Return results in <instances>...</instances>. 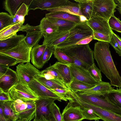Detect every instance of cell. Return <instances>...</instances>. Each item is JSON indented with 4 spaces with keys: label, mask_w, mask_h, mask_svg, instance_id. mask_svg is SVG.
<instances>
[{
    "label": "cell",
    "mask_w": 121,
    "mask_h": 121,
    "mask_svg": "<svg viewBox=\"0 0 121 121\" xmlns=\"http://www.w3.org/2000/svg\"><path fill=\"white\" fill-rule=\"evenodd\" d=\"M109 43L98 41L94 45V59L102 72L109 79L112 86L121 88V77L116 68L109 49Z\"/></svg>",
    "instance_id": "cell-1"
},
{
    "label": "cell",
    "mask_w": 121,
    "mask_h": 121,
    "mask_svg": "<svg viewBox=\"0 0 121 121\" xmlns=\"http://www.w3.org/2000/svg\"><path fill=\"white\" fill-rule=\"evenodd\" d=\"M73 60V65L88 70L95 63L93 51L89 44L77 45L60 49Z\"/></svg>",
    "instance_id": "cell-2"
},
{
    "label": "cell",
    "mask_w": 121,
    "mask_h": 121,
    "mask_svg": "<svg viewBox=\"0 0 121 121\" xmlns=\"http://www.w3.org/2000/svg\"><path fill=\"white\" fill-rule=\"evenodd\" d=\"M9 93L12 102L33 101L39 99L28 85L22 82L17 83L11 89Z\"/></svg>",
    "instance_id": "cell-3"
},
{
    "label": "cell",
    "mask_w": 121,
    "mask_h": 121,
    "mask_svg": "<svg viewBox=\"0 0 121 121\" xmlns=\"http://www.w3.org/2000/svg\"><path fill=\"white\" fill-rule=\"evenodd\" d=\"M117 5L114 0H93L91 18L100 17L108 21L116 12Z\"/></svg>",
    "instance_id": "cell-4"
},
{
    "label": "cell",
    "mask_w": 121,
    "mask_h": 121,
    "mask_svg": "<svg viewBox=\"0 0 121 121\" xmlns=\"http://www.w3.org/2000/svg\"><path fill=\"white\" fill-rule=\"evenodd\" d=\"M76 93L82 100L87 103L121 115V108L109 102L103 95Z\"/></svg>",
    "instance_id": "cell-5"
},
{
    "label": "cell",
    "mask_w": 121,
    "mask_h": 121,
    "mask_svg": "<svg viewBox=\"0 0 121 121\" xmlns=\"http://www.w3.org/2000/svg\"><path fill=\"white\" fill-rule=\"evenodd\" d=\"M31 48L23 40L16 46L12 48L0 50V53L10 56L16 59L19 63L30 62L31 60Z\"/></svg>",
    "instance_id": "cell-6"
},
{
    "label": "cell",
    "mask_w": 121,
    "mask_h": 121,
    "mask_svg": "<svg viewBox=\"0 0 121 121\" xmlns=\"http://www.w3.org/2000/svg\"><path fill=\"white\" fill-rule=\"evenodd\" d=\"M93 31L86 22H81L78 30L55 48L61 49L74 45L81 40L93 35Z\"/></svg>",
    "instance_id": "cell-7"
},
{
    "label": "cell",
    "mask_w": 121,
    "mask_h": 121,
    "mask_svg": "<svg viewBox=\"0 0 121 121\" xmlns=\"http://www.w3.org/2000/svg\"><path fill=\"white\" fill-rule=\"evenodd\" d=\"M16 72L18 82L28 85L33 79L41 77V71L30 62L19 63L16 66Z\"/></svg>",
    "instance_id": "cell-8"
},
{
    "label": "cell",
    "mask_w": 121,
    "mask_h": 121,
    "mask_svg": "<svg viewBox=\"0 0 121 121\" xmlns=\"http://www.w3.org/2000/svg\"><path fill=\"white\" fill-rule=\"evenodd\" d=\"M19 31L26 32L24 40L27 45L31 49L38 44L39 41L43 37L39 25L34 26L28 24L23 25Z\"/></svg>",
    "instance_id": "cell-9"
},
{
    "label": "cell",
    "mask_w": 121,
    "mask_h": 121,
    "mask_svg": "<svg viewBox=\"0 0 121 121\" xmlns=\"http://www.w3.org/2000/svg\"><path fill=\"white\" fill-rule=\"evenodd\" d=\"M61 116L63 121H82L85 119L82 108L73 99L63 110Z\"/></svg>",
    "instance_id": "cell-10"
},
{
    "label": "cell",
    "mask_w": 121,
    "mask_h": 121,
    "mask_svg": "<svg viewBox=\"0 0 121 121\" xmlns=\"http://www.w3.org/2000/svg\"><path fill=\"white\" fill-rule=\"evenodd\" d=\"M55 99L50 98L39 97L35 101L36 112L35 119L39 120L42 116L49 121H55L50 109V106Z\"/></svg>",
    "instance_id": "cell-11"
},
{
    "label": "cell",
    "mask_w": 121,
    "mask_h": 121,
    "mask_svg": "<svg viewBox=\"0 0 121 121\" xmlns=\"http://www.w3.org/2000/svg\"><path fill=\"white\" fill-rule=\"evenodd\" d=\"M76 102L81 106L92 109L104 121H121V115L87 103L78 97Z\"/></svg>",
    "instance_id": "cell-12"
},
{
    "label": "cell",
    "mask_w": 121,
    "mask_h": 121,
    "mask_svg": "<svg viewBox=\"0 0 121 121\" xmlns=\"http://www.w3.org/2000/svg\"><path fill=\"white\" fill-rule=\"evenodd\" d=\"M68 65L70 69L72 80H77L92 85H96L99 83L92 77L88 70L73 64Z\"/></svg>",
    "instance_id": "cell-13"
},
{
    "label": "cell",
    "mask_w": 121,
    "mask_h": 121,
    "mask_svg": "<svg viewBox=\"0 0 121 121\" xmlns=\"http://www.w3.org/2000/svg\"><path fill=\"white\" fill-rule=\"evenodd\" d=\"M28 85L39 97L52 98L59 101L62 100L59 96L45 87L36 79L32 80Z\"/></svg>",
    "instance_id": "cell-14"
},
{
    "label": "cell",
    "mask_w": 121,
    "mask_h": 121,
    "mask_svg": "<svg viewBox=\"0 0 121 121\" xmlns=\"http://www.w3.org/2000/svg\"><path fill=\"white\" fill-rule=\"evenodd\" d=\"M87 22L93 31L108 35H112L113 31L108 24V21L100 17H92Z\"/></svg>",
    "instance_id": "cell-15"
},
{
    "label": "cell",
    "mask_w": 121,
    "mask_h": 121,
    "mask_svg": "<svg viewBox=\"0 0 121 121\" xmlns=\"http://www.w3.org/2000/svg\"><path fill=\"white\" fill-rule=\"evenodd\" d=\"M68 0H32L29 9L35 10L40 9L44 10L55 7L64 5L68 3Z\"/></svg>",
    "instance_id": "cell-16"
},
{
    "label": "cell",
    "mask_w": 121,
    "mask_h": 121,
    "mask_svg": "<svg viewBox=\"0 0 121 121\" xmlns=\"http://www.w3.org/2000/svg\"><path fill=\"white\" fill-rule=\"evenodd\" d=\"M18 81L16 72L9 68L6 73L0 77V89L4 92H9Z\"/></svg>",
    "instance_id": "cell-17"
},
{
    "label": "cell",
    "mask_w": 121,
    "mask_h": 121,
    "mask_svg": "<svg viewBox=\"0 0 121 121\" xmlns=\"http://www.w3.org/2000/svg\"><path fill=\"white\" fill-rule=\"evenodd\" d=\"M45 44H38L34 47L31 52V60L33 65L37 69L43 68L44 64L43 60V55L46 48Z\"/></svg>",
    "instance_id": "cell-18"
},
{
    "label": "cell",
    "mask_w": 121,
    "mask_h": 121,
    "mask_svg": "<svg viewBox=\"0 0 121 121\" xmlns=\"http://www.w3.org/2000/svg\"><path fill=\"white\" fill-rule=\"evenodd\" d=\"M114 89V87H112L109 83L102 81L91 89L76 93L80 95H104L111 92Z\"/></svg>",
    "instance_id": "cell-19"
},
{
    "label": "cell",
    "mask_w": 121,
    "mask_h": 121,
    "mask_svg": "<svg viewBox=\"0 0 121 121\" xmlns=\"http://www.w3.org/2000/svg\"><path fill=\"white\" fill-rule=\"evenodd\" d=\"M46 10L50 13L62 11L80 17L82 15L78 4L69 1L64 5L49 9Z\"/></svg>",
    "instance_id": "cell-20"
},
{
    "label": "cell",
    "mask_w": 121,
    "mask_h": 121,
    "mask_svg": "<svg viewBox=\"0 0 121 121\" xmlns=\"http://www.w3.org/2000/svg\"><path fill=\"white\" fill-rule=\"evenodd\" d=\"M32 0H5L3 2V8L9 14L13 16L23 3L29 6Z\"/></svg>",
    "instance_id": "cell-21"
},
{
    "label": "cell",
    "mask_w": 121,
    "mask_h": 121,
    "mask_svg": "<svg viewBox=\"0 0 121 121\" xmlns=\"http://www.w3.org/2000/svg\"><path fill=\"white\" fill-rule=\"evenodd\" d=\"M39 25L44 37V40L59 31L58 28L52 24L45 17L41 20Z\"/></svg>",
    "instance_id": "cell-22"
},
{
    "label": "cell",
    "mask_w": 121,
    "mask_h": 121,
    "mask_svg": "<svg viewBox=\"0 0 121 121\" xmlns=\"http://www.w3.org/2000/svg\"><path fill=\"white\" fill-rule=\"evenodd\" d=\"M23 35H16L6 39L0 40V50L11 49L18 45L24 39Z\"/></svg>",
    "instance_id": "cell-23"
},
{
    "label": "cell",
    "mask_w": 121,
    "mask_h": 121,
    "mask_svg": "<svg viewBox=\"0 0 121 121\" xmlns=\"http://www.w3.org/2000/svg\"><path fill=\"white\" fill-rule=\"evenodd\" d=\"M45 17L59 19L72 22L76 24L81 22L80 16L62 11L49 12L46 14Z\"/></svg>",
    "instance_id": "cell-24"
},
{
    "label": "cell",
    "mask_w": 121,
    "mask_h": 121,
    "mask_svg": "<svg viewBox=\"0 0 121 121\" xmlns=\"http://www.w3.org/2000/svg\"><path fill=\"white\" fill-rule=\"evenodd\" d=\"M53 65L58 70L64 83L69 88V86L72 81V76L69 66L68 65L63 64L58 62H56Z\"/></svg>",
    "instance_id": "cell-25"
},
{
    "label": "cell",
    "mask_w": 121,
    "mask_h": 121,
    "mask_svg": "<svg viewBox=\"0 0 121 121\" xmlns=\"http://www.w3.org/2000/svg\"><path fill=\"white\" fill-rule=\"evenodd\" d=\"M36 79L48 89L70 90L65 83L59 80H47L42 77H38Z\"/></svg>",
    "instance_id": "cell-26"
},
{
    "label": "cell",
    "mask_w": 121,
    "mask_h": 121,
    "mask_svg": "<svg viewBox=\"0 0 121 121\" xmlns=\"http://www.w3.org/2000/svg\"><path fill=\"white\" fill-rule=\"evenodd\" d=\"M78 2L83 16L88 20L91 17L93 10V0H74Z\"/></svg>",
    "instance_id": "cell-27"
},
{
    "label": "cell",
    "mask_w": 121,
    "mask_h": 121,
    "mask_svg": "<svg viewBox=\"0 0 121 121\" xmlns=\"http://www.w3.org/2000/svg\"><path fill=\"white\" fill-rule=\"evenodd\" d=\"M19 23L12 24L0 30V40H3L17 35L22 26Z\"/></svg>",
    "instance_id": "cell-28"
},
{
    "label": "cell",
    "mask_w": 121,
    "mask_h": 121,
    "mask_svg": "<svg viewBox=\"0 0 121 121\" xmlns=\"http://www.w3.org/2000/svg\"><path fill=\"white\" fill-rule=\"evenodd\" d=\"M41 77L47 80H59L65 83L58 69L53 65L41 71Z\"/></svg>",
    "instance_id": "cell-29"
},
{
    "label": "cell",
    "mask_w": 121,
    "mask_h": 121,
    "mask_svg": "<svg viewBox=\"0 0 121 121\" xmlns=\"http://www.w3.org/2000/svg\"><path fill=\"white\" fill-rule=\"evenodd\" d=\"M46 17L52 24L58 28L59 31H65L70 30L76 24L73 22L59 19Z\"/></svg>",
    "instance_id": "cell-30"
},
{
    "label": "cell",
    "mask_w": 121,
    "mask_h": 121,
    "mask_svg": "<svg viewBox=\"0 0 121 121\" xmlns=\"http://www.w3.org/2000/svg\"><path fill=\"white\" fill-rule=\"evenodd\" d=\"M103 96L109 102L121 108V89L117 87Z\"/></svg>",
    "instance_id": "cell-31"
},
{
    "label": "cell",
    "mask_w": 121,
    "mask_h": 121,
    "mask_svg": "<svg viewBox=\"0 0 121 121\" xmlns=\"http://www.w3.org/2000/svg\"><path fill=\"white\" fill-rule=\"evenodd\" d=\"M29 10L28 6L23 3L13 16L12 24L18 23L23 25L25 21V17L28 15Z\"/></svg>",
    "instance_id": "cell-32"
},
{
    "label": "cell",
    "mask_w": 121,
    "mask_h": 121,
    "mask_svg": "<svg viewBox=\"0 0 121 121\" xmlns=\"http://www.w3.org/2000/svg\"><path fill=\"white\" fill-rule=\"evenodd\" d=\"M12 103L10 101L0 102V107L1 108L3 114L6 118L13 121H16L17 119L16 113L12 108Z\"/></svg>",
    "instance_id": "cell-33"
},
{
    "label": "cell",
    "mask_w": 121,
    "mask_h": 121,
    "mask_svg": "<svg viewBox=\"0 0 121 121\" xmlns=\"http://www.w3.org/2000/svg\"><path fill=\"white\" fill-rule=\"evenodd\" d=\"M35 101L27 102H12V108L16 113L35 108Z\"/></svg>",
    "instance_id": "cell-34"
},
{
    "label": "cell",
    "mask_w": 121,
    "mask_h": 121,
    "mask_svg": "<svg viewBox=\"0 0 121 121\" xmlns=\"http://www.w3.org/2000/svg\"><path fill=\"white\" fill-rule=\"evenodd\" d=\"M96 85H92L77 80H73L69 86V89L75 92L91 89Z\"/></svg>",
    "instance_id": "cell-35"
},
{
    "label": "cell",
    "mask_w": 121,
    "mask_h": 121,
    "mask_svg": "<svg viewBox=\"0 0 121 121\" xmlns=\"http://www.w3.org/2000/svg\"><path fill=\"white\" fill-rule=\"evenodd\" d=\"M53 54L55 57L60 63L66 65L73 63L72 59L60 49L54 48Z\"/></svg>",
    "instance_id": "cell-36"
},
{
    "label": "cell",
    "mask_w": 121,
    "mask_h": 121,
    "mask_svg": "<svg viewBox=\"0 0 121 121\" xmlns=\"http://www.w3.org/2000/svg\"><path fill=\"white\" fill-rule=\"evenodd\" d=\"M35 108L16 113L17 119L16 121H30L35 116Z\"/></svg>",
    "instance_id": "cell-37"
},
{
    "label": "cell",
    "mask_w": 121,
    "mask_h": 121,
    "mask_svg": "<svg viewBox=\"0 0 121 121\" xmlns=\"http://www.w3.org/2000/svg\"><path fill=\"white\" fill-rule=\"evenodd\" d=\"M16 59L9 56L0 53V65L9 68L19 63Z\"/></svg>",
    "instance_id": "cell-38"
},
{
    "label": "cell",
    "mask_w": 121,
    "mask_h": 121,
    "mask_svg": "<svg viewBox=\"0 0 121 121\" xmlns=\"http://www.w3.org/2000/svg\"><path fill=\"white\" fill-rule=\"evenodd\" d=\"M80 106L82 109V112L85 119L94 120L95 121H98L101 119L100 117L92 109L89 108Z\"/></svg>",
    "instance_id": "cell-39"
},
{
    "label": "cell",
    "mask_w": 121,
    "mask_h": 121,
    "mask_svg": "<svg viewBox=\"0 0 121 121\" xmlns=\"http://www.w3.org/2000/svg\"><path fill=\"white\" fill-rule=\"evenodd\" d=\"M13 16L4 12L0 13V30L12 24Z\"/></svg>",
    "instance_id": "cell-40"
},
{
    "label": "cell",
    "mask_w": 121,
    "mask_h": 121,
    "mask_svg": "<svg viewBox=\"0 0 121 121\" xmlns=\"http://www.w3.org/2000/svg\"><path fill=\"white\" fill-rule=\"evenodd\" d=\"M88 71L91 76L97 82L99 83L102 81L101 72L95 63L89 67Z\"/></svg>",
    "instance_id": "cell-41"
},
{
    "label": "cell",
    "mask_w": 121,
    "mask_h": 121,
    "mask_svg": "<svg viewBox=\"0 0 121 121\" xmlns=\"http://www.w3.org/2000/svg\"><path fill=\"white\" fill-rule=\"evenodd\" d=\"M109 25L112 30L121 33V21L113 14L108 20Z\"/></svg>",
    "instance_id": "cell-42"
},
{
    "label": "cell",
    "mask_w": 121,
    "mask_h": 121,
    "mask_svg": "<svg viewBox=\"0 0 121 121\" xmlns=\"http://www.w3.org/2000/svg\"><path fill=\"white\" fill-rule=\"evenodd\" d=\"M50 109L55 121H63L59 108L54 102L50 105Z\"/></svg>",
    "instance_id": "cell-43"
},
{
    "label": "cell",
    "mask_w": 121,
    "mask_h": 121,
    "mask_svg": "<svg viewBox=\"0 0 121 121\" xmlns=\"http://www.w3.org/2000/svg\"><path fill=\"white\" fill-rule=\"evenodd\" d=\"M112 35H106L103 34L96 32L93 31V39L98 41L108 42L109 43Z\"/></svg>",
    "instance_id": "cell-44"
},
{
    "label": "cell",
    "mask_w": 121,
    "mask_h": 121,
    "mask_svg": "<svg viewBox=\"0 0 121 121\" xmlns=\"http://www.w3.org/2000/svg\"><path fill=\"white\" fill-rule=\"evenodd\" d=\"M54 48L47 46L43 55V60L45 64L48 61L53 54Z\"/></svg>",
    "instance_id": "cell-45"
},
{
    "label": "cell",
    "mask_w": 121,
    "mask_h": 121,
    "mask_svg": "<svg viewBox=\"0 0 121 121\" xmlns=\"http://www.w3.org/2000/svg\"><path fill=\"white\" fill-rule=\"evenodd\" d=\"M109 43L113 47L119 56L121 57V48L115 40L112 35Z\"/></svg>",
    "instance_id": "cell-46"
},
{
    "label": "cell",
    "mask_w": 121,
    "mask_h": 121,
    "mask_svg": "<svg viewBox=\"0 0 121 121\" xmlns=\"http://www.w3.org/2000/svg\"><path fill=\"white\" fill-rule=\"evenodd\" d=\"M8 101L12 102L9 92H6L0 89V102Z\"/></svg>",
    "instance_id": "cell-47"
},
{
    "label": "cell",
    "mask_w": 121,
    "mask_h": 121,
    "mask_svg": "<svg viewBox=\"0 0 121 121\" xmlns=\"http://www.w3.org/2000/svg\"><path fill=\"white\" fill-rule=\"evenodd\" d=\"M93 39V35L91 36L82 39L76 43L74 45L88 44Z\"/></svg>",
    "instance_id": "cell-48"
},
{
    "label": "cell",
    "mask_w": 121,
    "mask_h": 121,
    "mask_svg": "<svg viewBox=\"0 0 121 121\" xmlns=\"http://www.w3.org/2000/svg\"><path fill=\"white\" fill-rule=\"evenodd\" d=\"M9 68L0 65V77L6 73Z\"/></svg>",
    "instance_id": "cell-49"
},
{
    "label": "cell",
    "mask_w": 121,
    "mask_h": 121,
    "mask_svg": "<svg viewBox=\"0 0 121 121\" xmlns=\"http://www.w3.org/2000/svg\"><path fill=\"white\" fill-rule=\"evenodd\" d=\"M112 35L121 48V38L118 35L114 33L113 31Z\"/></svg>",
    "instance_id": "cell-50"
},
{
    "label": "cell",
    "mask_w": 121,
    "mask_h": 121,
    "mask_svg": "<svg viewBox=\"0 0 121 121\" xmlns=\"http://www.w3.org/2000/svg\"><path fill=\"white\" fill-rule=\"evenodd\" d=\"M0 121H13L8 119L4 116L1 107H0Z\"/></svg>",
    "instance_id": "cell-51"
},
{
    "label": "cell",
    "mask_w": 121,
    "mask_h": 121,
    "mask_svg": "<svg viewBox=\"0 0 121 121\" xmlns=\"http://www.w3.org/2000/svg\"><path fill=\"white\" fill-rule=\"evenodd\" d=\"M115 3L118 4L116 9L121 15V0H115Z\"/></svg>",
    "instance_id": "cell-52"
},
{
    "label": "cell",
    "mask_w": 121,
    "mask_h": 121,
    "mask_svg": "<svg viewBox=\"0 0 121 121\" xmlns=\"http://www.w3.org/2000/svg\"><path fill=\"white\" fill-rule=\"evenodd\" d=\"M33 121H49L47 120L43 116H42L39 120H36L35 119Z\"/></svg>",
    "instance_id": "cell-53"
}]
</instances>
